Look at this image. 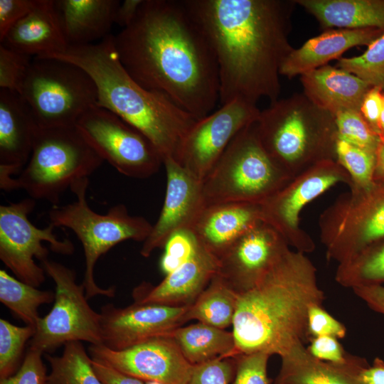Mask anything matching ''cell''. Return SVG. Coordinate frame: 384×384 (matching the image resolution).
<instances>
[{
    "mask_svg": "<svg viewBox=\"0 0 384 384\" xmlns=\"http://www.w3.org/2000/svg\"><path fill=\"white\" fill-rule=\"evenodd\" d=\"M0 44L31 57L66 48L53 0H36L31 11L11 27Z\"/></svg>",
    "mask_w": 384,
    "mask_h": 384,
    "instance_id": "cell-25",
    "label": "cell"
},
{
    "mask_svg": "<svg viewBox=\"0 0 384 384\" xmlns=\"http://www.w3.org/2000/svg\"><path fill=\"white\" fill-rule=\"evenodd\" d=\"M323 29L376 28L384 33V0H295Z\"/></svg>",
    "mask_w": 384,
    "mask_h": 384,
    "instance_id": "cell-28",
    "label": "cell"
},
{
    "mask_svg": "<svg viewBox=\"0 0 384 384\" xmlns=\"http://www.w3.org/2000/svg\"><path fill=\"white\" fill-rule=\"evenodd\" d=\"M383 33L376 28H331L306 41L301 47L294 48L281 69L280 75L291 79L327 65L350 48L368 46Z\"/></svg>",
    "mask_w": 384,
    "mask_h": 384,
    "instance_id": "cell-24",
    "label": "cell"
},
{
    "mask_svg": "<svg viewBox=\"0 0 384 384\" xmlns=\"http://www.w3.org/2000/svg\"><path fill=\"white\" fill-rule=\"evenodd\" d=\"M218 258L200 243L195 255L166 274L159 284L143 282L135 287L132 293L134 303L190 306L218 273Z\"/></svg>",
    "mask_w": 384,
    "mask_h": 384,
    "instance_id": "cell-21",
    "label": "cell"
},
{
    "mask_svg": "<svg viewBox=\"0 0 384 384\" xmlns=\"http://www.w3.org/2000/svg\"><path fill=\"white\" fill-rule=\"evenodd\" d=\"M93 369L103 384H146V382L122 373L102 363L92 359Z\"/></svg>",
    "mask_w": 384,
    "mask_h": 384,
    "instance_id": "cell-47",
    "label": "cell"
},
{
    "mask_svg": "<svg viewBox=\"0 0 384 384\" xmlns=\"http://www.w3.org/2000/svg\"><path fill=\"white\" fill-rule=\"evenodd\" d=\"M72 63L95 82L97 105L132 125L154 145L161 155L176 159L186 134L198 120L165 95L136 82L120 62L110 34L98 43L68 46L63 50L36 56Z\"/></svg>",
    "mask_w": 384,
    "mask_h": 384,
    "instance_id": "cell-4",
    "label": "cell"
},
{
    "mask_svg": "<svg viewBox=\"0 0 384 384\" xmlns=\"http://www.w3.org/2000/svg\"><path fill=\"white\" fill-rule=\"evenodd\" d=\"M54 299L52 291L41 290L0 270V301L26 326L36 330L41 319L38 309Z\"/></svg>",
    "mask_w": 384,
    "mask_h": 384,
    "instance_id": "cell-32",
    "label": "cell"
},
{
    "mask_svg": "<svg viewBox=\"0 0 384 384\" xmlns=\"http://www.w3.org/2000/svg\"><path fill=\"white\" fill-rule=\"evenodd\" d=\"M18 92L41 128L73 127L97 102V87L88 73L52 58L33 57Z\"/></svg>",
    "mask_w": 384,
    "mask_h": 384,
    "instance_id": "cell-9",
    "label": "cell"
},
{
    "mask_svg": "<svg viewBox=\"0 0 384 384\" xmlns=\"http://www.w3.org/2000/svg\"><path fill=\"white\" fill-rule=\"evenodd\" d=\"M163 165L166 174L165 198L156 222L143 242L140 253L144 257L164 247L175 232L191 229L206 206L201 181L173 158L165 159Z\"/></svg>",
    "mask_w": 384,
    "mask_h": 384,
    "instance_id": "cell-19",
    "label": "cell"
},
{
    "mask_svg": "<svg viewBox=\"0 0 384 384\" xmlns=\"http://www.w3.org/2000/svg\"><path fill=\"white\" fill-rule=\"evenodd\" d=\"M355 294L368 306L384 316V286L370 285L353 288Z\"/></svg>",
    "mask_w": 384,
    "mask_h": 384,
    "instance_id": "cell-48",
    "label": "cell"
},
{
    "mask_svg": "<svg viewBox=\"0 0 384 384\" xmlns=\"http://www.w3.org/2000/svg\"><path fill=\"white\" fill-rule=\"evenodd\" d=\"M336 67L384 92V33L368 45L361 55L338 59Z\"/></svg>",
    "mask_w": 384,
    "mask_h": 384,
    "instance_id": "cell-34",
    "label": "cell"
},
{
    "mask_svg": "<svg viewBox=\"0 0 384 384\" xmlns=\"http://www.w3.org/2000/svg\"><path fill=\"white\" fill-rule=\"evenodd\" d=\"M119 4L118 0H53L68 46L91 44L110 35Z\"/></svg>",
    "mask_w": 384,
    "mask_h": 384,
    "instance_id": "cell-26",
    "label": "cell"
},
{
    "mask_svg": "<svg viewBox=\"0 0 384 384\" xmlns=\"http://www.w3.org/2000/svg\"><path fill=\"white\" fill-rule=\"evenodd\" d=\"M379 136L381 139H384V100L383 106L379 121Z\"/></svg>",
    "mask_w": 384,
    "mask_h": 384,
    "instance_id": "cell-52",
    "label": "cell"
},
{
    "mask_svg": "<svg viewBox=\"0 0 384 384\" xmlns=\"http://www.w3.org/2000/svg\"><path fill=\"white\" fill-rule=\"evenodd\" d=\"M373 180L374 181H384V139H381L376 151V161Z\"/></svg>",
    "mask_w": 384,
    "mask_h": 384,
    "instance_id": "cell-51",
    "label": "cell"
},
{
    "mask_svg": "<svg viewBox=\"0 0 384 384\" xmlns=\"http://www.w3.org/2000/svg\"><path fill=\"white\" fill-rule=\"evenodd\" d=\"M43 354L40 351L29 348L18 370L0 380V384H46L48 375L42 360Z\"/></svg>",
    "mask_w": 384,
    "mask_h": 384,
    "instance_id": "cell-42",
    "label": "cell"
},
{
    "mask_svg": "<svg viewBox=\"0 0 384 384\" xmlns=\"http://www.w3.org/2000/svg\"><path fill=\"white\" fill-rule=\"evenodd\" d=\"M316 269L306 254L289 248L261 280L239 295L233 322L234 356L265 352L280 357L309 340L308 314L323 305Z\"/></svg>",
    "mask_w": 384,
    "mask_h": 384,
    "instance_id": "cell-3",
    "label": "cell"
},
{
    "mask_svg": "<svg viewBox=\"0 0 384 384\" xmlns=\"http://www.w3.org/2000/svg\"><path fill=\"white\" fill-rule=\"evenodd\" d=\"M103 161L75 126L38 127L30 158L14 177L11 191L22 189L34 200L56 206L67 189L88 178Z\"/></svg>",
    "mask_w": 384,
    "mask_h": 384,
    "instance_id": "cell-6",
    "label": "cell"
},
{
    "mask_svg": "<svg viewBox=\"0 0 384 384\" xmlns=\"http://www.w3.org/2000/svg\"><path fill=\"white\" fill-rule=\"evenodd\" d=\"M257 105L236 99L198 119L186 134L176 161L200 181L210 171L236 135L255 122Z\"/></svg>",
    "mask_w": 384,
    "mask_h": 384,
    "instance_id": "cell-15",
    "label": "cell"
},
{
    "mask_svg": "<svg viewBox=\"0 0 384 384\" xmlns=\"http://www.w3.org/2000/svg\"><path fill=\"white\" fill-rule=\"evenodd\" d=\"M120 62L144 88L161 92L200 119L219 101L215 54L186 0H143L114 36Z\"/></svg>",
    "mask_w": 384,
    "mask_h": 384,
    "instance_id": "cell-1",
    "label": "cell"
},
{
    "mask_svg": "<svg viewBox=\"0 0 384 384\" xmlns=\"http://www.w3.org/2000/svg\"><path fill=\"white\" fill-rule=\"evenodd\" d=\"M186 359L196 366L216 358H233L235 355L233 334L197 321L181 326L171 336Z\"/></svg>",
    "mask_w": 384,
    "mask_h": 384,
    "instance_id": "cell-29",
    "label": "cell"
},
{
    "mask_svg": "<svg viewBox=\"0 0 384 384\" xmlns=\"http://www.w3.org/2000/svg\"><path fill=\"white\" fill-rule=\"evenodd\" d=\"M338 183L352 185L348 173L336 160L321 161L292 178L261 206L262 220L271 225L290 247L304 254L315 249L311 237L299 225L304 206Z\"/></svg>",
    "mask_w": 384,
    "mask_h": 384,
    "instance_id": "cell-14",
    "label": "cell"
},
{
    "mask_svg": "<svg viewBox=\"0 0 384 384\" xmlns=\"http://www.w3.org/2000/svg\"><path fill=\"white\" fill-rule=\"evenodd\" d=\"M238 298L239 294L216 274L189 306L187 319L225 329L233 325Z\"/></svg>",
    "mask_w": 384,
    "mask_h": 384,
    "instance_id": "cell-30",
    "label": "cell"
},
{
    "mask_svg": "<svg viewBox=\"0 0 384 384\" xmlns=\"http://www.w3.org/2000/svg\"><path fill=\"white\" fill-rule=\"evenodd\" d=\"M41 262L55 284L54 304L39 319L29 348L48 353L73 341L102 344L101 314L88 304L83 284L76 282L75 272L48 258Z\"/></svg>",
    "mask_w": 384,
    "mask_h": 384,
    "instance_id": "cell-11",
    "label": "cell"
},
{
    "mask_svg": "<svg viewBox=\"0 0 384 384\" xmlns=\"http://www.w3.org/2000/svg\"><path fill=\"white\" fill-rule=\"evenodd\" d=\"M143 0H124L120 3L114 19V23L123 28L131 24Z\"/></svg>",
    "mask_w": 384,
    "mask_h": 384,
    "instance_id": "cell-49",
    "label": "cell"
},
{
    "mask_svg": "<svg viewBox=\"0 0 384 384\" xmlns=\"http://www.w3.org/2000/svg\"><path fill=\"white\" fill-rule=\"evenodd\" d=\"M270 356L265 352H254L234 356L235 373L231 384H270L267 376Z\"/></svg>",
    "mask_w": 384,
    "mask_h": 384,
    "instance_id": "cell-39",
    "label": "cell"
},
{
    "mask_svg": "<svg viewBox=\"0 0 384 384\" xmlns=\"http://www.w3.org/2000/svg\"><path fill=\"white\" fill-rule=\"evenodd\" d=\"M88 178L75 182L70 187L75 199L63 206H53L48 211L49 223L55 227L70 229L80 241L85 259L82 284L87 299L102 295L113 297L115 288L104 289L95 280V267L98 259L116 245L128 240L144 242L153 225L145 218L129 214L124 204L111 207L100 214L89 206L87 190Z\"/></svg>",
    "mask_w": 384,
    "mask_h": 384,
    "instance_id": "cell-7",
    "label": "cell"
},
{
    "mask_svg": "<svg viewBox=\"0 0 384 384\" xmlns=\"http://www.w3.org/2000/svg\"><path fill=\"white\" fill-rule=\"evenodd\" d=\"M88 351L92 359L144 382L187 384L193 369L171 336L154 338L119 351L91 344Z\"/></svg>",
    "mask_w": 384,
    "mask_h": 384,
    "instance_id": "cell-16",
    "label": "cell"
},
{
    "mask_svg": "<svg viewBox=\"0 0 384 384\" xmlns=\"http://www.w3.org/2000/svg\"><path fill=\"white\" fill-rule=\"evenodd\" d=\"M75 127L102 159L124 176L146 178L164 164L161 155L146 137L105 108L91 107Z\"/></svg>",
    "mask_w": 384,
    "mask_h": 384,
    "instance_id": "cell-12",
    "label": "cell"
},
{
    "mask_svg": "<svg viewBox=\"0 0 384 384\" xmlns=\"http://www.w3.org/2000/svg\"><path fill=\"white\" fill-rule=\"evenodd\" d=\"M300 80L303 93L334 116L344 110L360 111L372 87L355 75L328 64L301 75Z\"/></svg>",
    "mask_w": 384,
    "mask_h": 384,
    "instance_id": "cell-27",
    "label": "cell"
},
{
    "mask_svg": "<svg viewBox=\"0 0 384 384\" xmlns=\"http://www.w3.org/2000/svg\"><path fill=\"white\" fill-rule=\"evenodd\" d=\"M383 100L384 92L382 89L372 86L365 95L360 108V112L364 119L378 136L379 121L383 110Z\"/></svg>",
    "mask_w": 384,
    "mask_h": 384,
    "instance_id": "cell-46",
    "label": "cell"
},
{
    "mask_svg": "<svg viewBox=\"0 0 384 384\" xmlns=\"http://www.w3.org/2000/svg\"><path fill=\"white\" fill-rule=\"evenodd\" d=\"M37 124L18 92L0 88V188L11 191L12 180L26 165Z\"/></svg>",
    "mask_w": 384,
    "mask_h": 384,
    "instance_id": "cell-20",
    "label": "cell"
},
{
    "mask_svg": "<svg viewBox=\"0 0 384 384\" xmlns=\"http://www.w3.org/2000/svg\"><path fill=\"white\" fill-rule=\"evenodd\" d=\"M255 127L266 152L290 178L321 161L336 160L335 116L304 93L271 102L260 111Z\"/></svg>",
    "mask_w": 384,
    "mask_h": 384,
    "instance_id": "cell-5",
    "label": "cell"
},
{
    "mask_svg": "<svg viewBox=\"0 0 384 384\" xmlns=\"http://www.w3.org/2000/svg\"><path fill=\"white\" fill-rule=\"evenodd\" d=\"M335 280L355 288L384 283V237L378 239L348 260L338 264Z\"/></svg>",
    "mask_w": 384,
    "mask_h": 384,
    "instance_id": "cell-31",
    "label": "cell"
},
{
    "mask_svg": "<svg viewBox=\"0 0 384 384\" xmlns=\"http://www.w3.org/2000/svg\"><path fill=\"white\" fill-rule=\"evenodd\" d=\"M308 332L310 338L319 336H331L338 338L346 336L345 326L329 314L323 305H314L308 314Z\"/></svg>",
    "mask_w": 384,
    "mask_h": 384,
    "instance_id": "cell-43",
    "label": "cell"
},
{
    "mask_svg": "<svg viewBox=\"0 0 384 384\" xmlns=\"http://www.w3.org/2000/svg\"><path fill=\"white\" fill-rule=\"evenodd\" d=\"M36 206V200L24 198L18 202L0 206V259L20 281L36 287L46 280L40 262L48 258L49 251L43 242L50 244L52 251L72 255L74 245L68 239L59 240L50 224L43 228L33 225L28 215Z\"/></svg>",
    "mask_w": 384,
    "mask_h": 384,
    "instance_id": "cell-13",
    "label": "cell"
},
{
    "mask_svg": "<svg viewBox=\"0 0 384 384\" xmlns=\"http://www.w3.org/2000/svg\"><path fill=\"white\" fill-rule=\"evenodd\" d=\"M289 248L275 229L261 221L218 258L217 274L240 295L254 287Z\"/></svg>",
    "mask_w": 384,
    "mask_h": 384,
    "instance_id": "cell-18",
    "label": "cell"
},
{
    "mask_svg": "<svg viewBox=\"0 0 384 384\" xmlns=\"http://www.w3.org/2000/svg\"><path fill=\"white\" fill-rule=\"evenodd\" d=\"M309 340L310 345L307 350L318 359L332 363H343L350 356L336 337L319 336L312 337Z\"/></svg>",
    "mask_w": 384,
    "mask_h": 384,
    "instance_id": "cell-44",
    "label": "cell"
},
{
    "mask_svg": "<svg viewBox=\"0 0 384 384\" xmlns=\"http://www.w3.org/2000/svg\"><path fill=\"white\" fill-rule=\"evenodd\" d=\"M29 326H18L0 319V380L14 375L19 368L25 345L35 335Z\"/></svg>",
    "mask_w": 384,
    "mask_h": 384,
    "instance_id": "cell-35",
    "label": "cell"
},
{
    "mask_svg": "<svg viewBox=\"0 0 384 384\" xmlns=\"http://www.w3.org/2000/svg\"><path fill=\"white\" fill-rule=\"evenodd\" d=\"M36 0H0V42L11 27L27 15Z\"/></svg>",
    "mask_w": 384,
    "mask_h": 384,
    "instance_id": "cell-45",
    "label": "cell"
},
{
    "mask_svg": "<svg viewBox=\"0 0 384 384\" xmlns=\"http://www.w3.org/2000/svg\"><path fill=\"white\" fill-rule=\"evenodd\" d=\"M359 380L362 384H384V361L375 358L372 365L362 370Z\"/></svg>",
    "mask_w": 384,
    "mask_h": 384,
    "instance_id": "cell-50",
    "label": "cell"
},
{
    "mask_svg": "<svg viewBox=\"0 0 384 384\" xmlns=\"http://www.w3.org/2000/svg\"><path fill=\"white\" fill-rule=\"evenodd\" d=\"M255 122L236 135L202 181L206 206L261 204L289 181L263 148Z\"/></svg>",
    "mask_w": 384,
    "mask_h": 384,
    "instance_id": "cell-8",
    "label": "cell"
},
{
    "mask_svg": "<svg viewBox=\"0 0 384 384\" xmlns=\"http://www.w3.org/2000/svg\"><path fill=\"white\" fill-rule=\"evenodd\" d=\"M368 366L364 358L351 354L343 363L318 359L299 342L281 356L274 384H362L359 375Z\"/></svg>",
    "mask_w": 384,
    "mask_h": 384,
    "instance_id": "cell-23",
    "label": "cell"
},
{
    "mask_svg": "<svg viewBox=\"0 0 384 384\" xmlns=\"http://www.w3.org/2000/svg\"><path fill=\"white\" fill-rule=\"evenodd\" d=\"M188 308L134 302L124 308L106 304L100 312L102 344L119 351L154 338L170 336L188 321Z\"/></svg>",
    "mask_w": 384,
    "mask_h": 384,
    "instance_id": "cell-17",
    "label": "cell"
},
{
    "mask_svg": "<svg viewBox=\"0 0 384 384\" xmlns=\"http://www.w3.org/2000/svg\"><path fill=\"white\" fill-rule=\"evenodd\" d=\"M262 221L260 203L226 202L206 206L191 230L219 258L241 235Z\"/></svg>",
    "mask_w": 384,
    "mask_h": 384,
    "instance_id": "cell-22",
    "label": "cell"
},
{
    "mask_svg": "<svg viewBox=\"0 0 384 384\" xmlns=\"http://www.w3.org/2000/svg\"><path fill=\"white\" fill-rule=\"evenodd\" d=\"M31 60L0 44V88L18 92Z\"/></svg>",
    "mask_w": 384,
    "mask_h": 384,
    "instance_id": "cell-40",
    "label": "cell"
},
{
    "mask_svg": "<svg viewBox=\"0 0 384 384\" xmlns=\"http://www.w3.org/2000/svg\"><path fill=\"white\" fill-rule=\"evenodd\" d=\"M200 243L191 229H183L173 233L165 245L160 260V269L165 274L176 270L196 253Z\"/></svg>",
    "mask_w": 384,
    "mask_h": 384,
    "instance_id": "cell-38",
    "label": "cell"
},
{
    "mask_svg": "<svg viewBox=\"0 0 384 384\" xmlns=\"http://www.w3.org/2000/svg\"><path fill=\"white\" fill-rule=\"evenodd\" d=\"M348 188L319 218L326 258L338 264L384 237V181Z\"/></svg>",
    "mask_w": 384,
    "mask_h": 384,
    "instance_id": "cell-10",
    "label": "cell"
},
{
    "mask_svg": "<svg viewBox=\"0 0 384 384\" xmlns=\"http://www.w3.org/2000/svg\"><path fill=\"white\" fill-rule=\"evenodd\" d=\"M336 160L351 176V186L367 188L374 183L376 153L338 139Z\"/></svg>",
    "mask_w": 384,
    "mask_h": 384,
    "instance_id": "cell-36",
    "label": "cell"
},
{
    "mask_svg": "<svg viewBox=\"0 0 384 384\" xmlns=\"http://www.w3.org/2000/svg\"><path fill=\"white\" fill-rule=\"evenodd\" d=\"M215 54L220 105L278 100L295 0H186Z\"/></svg>",
    "mask_w": 384,
    "mask_h": 384,
    "instance_id": "cell-2",
    "label": "cell"
},
{
    "mask_svg": "<svg viewBox=\"0 0 384 384\" xmlns=\"http://www.w3.org/2000/svg\"><path fill=\"white\" fill-rule=\"evenodd\" d=\"M45 357L50 366L46 384H103L80 341L65 344L60 356L46 353Z\"/></svg>",
    "mask_w": 384,
    "mask_h": 384,
    "instance_id": "cell-33",
    "label": "cell"
},
{
    "mask_svg": "<svg viewBox=\"0 0 384 384\" xmlns=\"http://www.w3.org/2000/svg\"><path fill=\"white\" fill-rule=\"evenodd\" d=\"M235 373L234 357L216 358L193 366L187 384H230Z\"/></svg>",
    "mask_w": 384,
    "mask_h": 384,
    "instance_id": "cell-41",
    "label": "cell"
},
{
    "mask_svg": "<svg viewBox=\"0 0 384 384\" xmlns=\"http://www.w3.org/2000/svg\"><path fill=\"white\" fill-rule=\"evenodd\" d=\"M146 384H161V383L150 381V382H146Z\"/></svg>",
    "mask_w": 384,
    "mask_h": 384,
    "instance_id": "cell-53",
    "label": "cell"
},
{
    "mask_svg": "<svg viewBox=\"0 0 384 384\" xmlns=\"http://www.w3.org/2000/svg\"><path fill=\"white\" fill-rule=\"evenodd\" d=\"M338 139L376 153L380 137L360 111L344 110L335 114Z\"/></svg>",
    "mask_w": 384,
    "mask_h": 384,
    "instance_id": "cell-37",
    "label": "cell"
}]
</instances>
